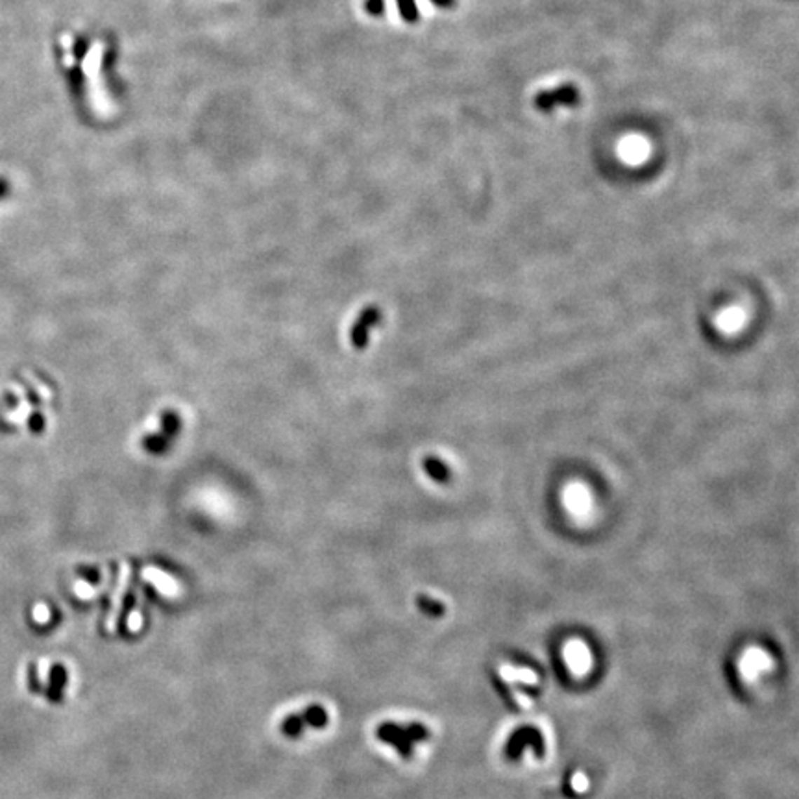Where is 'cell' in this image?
Instances as JSON below:
<instances>
[{"instance_id": "6da1fadb", "label": "cell", "mask_w": 799, "mask_h": 799, "mask_svg": "<svg viewBox=\"0 0 799 799\" xmlns=\"http://www.w3.org/2000/svg\"><path fill=\"white\" fill-rule=\"evenodd\" d=\"M424 737H425L424 728H421L418 723H415V725H411V728L407 729L398 728L396 723H381L378 728L379 740H381V742L392 744L404 757H409L411 755V742H413V740H421V738Z\"/></svg>"}, {"instance_id": "5b68a950", "label": "cell", "mask_w": 799, "mask_h": 799, "mask_svg": "<svg viewBox=\"0 0 799 799\" xmlns=\"http://www.w3.org/2000/svg\"><path fill=\"white\" fill-rule=\"evenodd\" d=\"M378 320H379L378 308H370L363 313V317H361V320H359V324L354 329V343L357 344V346H364V343H367V332H369L370 326H374Z\"/></svg>"}, {"instance_id": "52a82bcc", "label": "cell", "mask_w": 799, "mask_h": 799, "mask_svg": "<svg viewBox=\"0 0 799 799\" xmlns=\"http://www.w3.org/2000/svg\"><path fill=\"white\" fill-rule=\"evenodd\" d=\"M280 729H282V732L287 738H296L303 732V729H306V723H303V720H302V716H300V714H291V716H287L285 720H283L282 728Z\"/></svg>"}, {"instance_id": "ba28073f", "label": "cell", "mask_w": 799, "mask_h": 799, "mask_svg": "<svg viewBox=\"0 0 799 799\" xmlns=\"http://www.w3.org/2000/svg\"><path fill=\"white\" fill-rule=\"evenodd\" d=\"M396 4H398L400 15L405 22L418 21V8H416L415 0H396Z\"/></svg>"}, {"instance_id": "8fae6325", "label": "cell", "mask_w": 799, "mask_h": 799, "mask_svg": "<svg viewBox=\"0 0 799 799\" xmlns=\"http://www.w3.org/2000/svg\"><path fill=\"white\" fill-rule=\"evenodd\" d=\"M431 2L439 6V8H451V6H456V0H431Z\"/></svg>"}, {"instance_id": "8992f818", "label": "cell", "mask_w": 799, "mask_h": 799, "mask_svg": "<svg viewBox=\"0 0 799 799\" xmlns=\"http://www.w3.org/2000/svg\"><path fill=\"white\" fill-rule=\"evenodd\" d=\"M67 685V671L62 664H54L50 671V687H48V699L62 702L63 688Z\"/></svg>"}, {"instance_id": "7a4b0ae2", "label": "cell", "mask_w": 799, "mask_h": 799, "mask_svg": "<svg viewBox=\"0 0 799 799\" xmlns=\"http://www.w3.org/2000/svg\"><path fill=\"white\" fill-rule=\"evenodd\" d=\"M579 98H581L579 97V89L575 86H572V83H564V86H559V88L552 89V91L537 93V97H535L533 102H535V108L538 111L548 113L557 108V106L574 108V106H578Z\"/></svg>"}, {"instance_id": "277c9868", "label": "cell", "mask_w": 799, "mask_h": 799, "mask_svg": "<svg viewBox=\"0 0 799 799\" xmlns=\"http://www.w3.org/2000/svg\"><path fill=\"white\" fill-rule=\"evenodd\" d=\"M300 716H302L306 728H313V729H324L329 722L328 711H326L322 705H309V707L303 709V712Z\"/></svg>"}, {"instance_id": "9c48e42d", "label": "cell", "mask_w": 799, "mask_h": 799, "mask_svg": "<svg viewBox=\"0 0 799 799\" xmlns=\"http://www.w3.org/2000/svg\"><path fill=\"white\" fill-rule=\"evenodd\" d=\"M418 605H421L425 613H431V615H439V613H442V605L441 603H437V601H433V599L424 598V596H418Z\"/></svg>"}, {"instance_id": "30bf717a", "label": "cell", "mask_w": 799, "mask_h": 799, "mask_svg": "<svg viewBox=\"0 0 799 799\" xmlns=\"http://www.w3.org/2000/svg\"><path fill=\"white\" fill-rule=\"evenodd\" d=\"M80 572H82L83 579H88L89 583H93V585L98 583V574L95 572V570H80Z\"/></svg>"}, {"instance_id": "3957f363", "label": "cell", "mask_w": 799, "mask_h": 799, "mask_svg": "<svg viewBox=\"0 0 799 799\" xmlns=\"http://www.w3.org/2000/svg\"><path fill=\"white\" fill-rule=\"evenodd\" d=\"M422 466H424L425 474H428L435 483H448L451 479V468L446 465L444 461H441L439 457L435 456L424 457Z\"/></svg>"}]
</instances>
